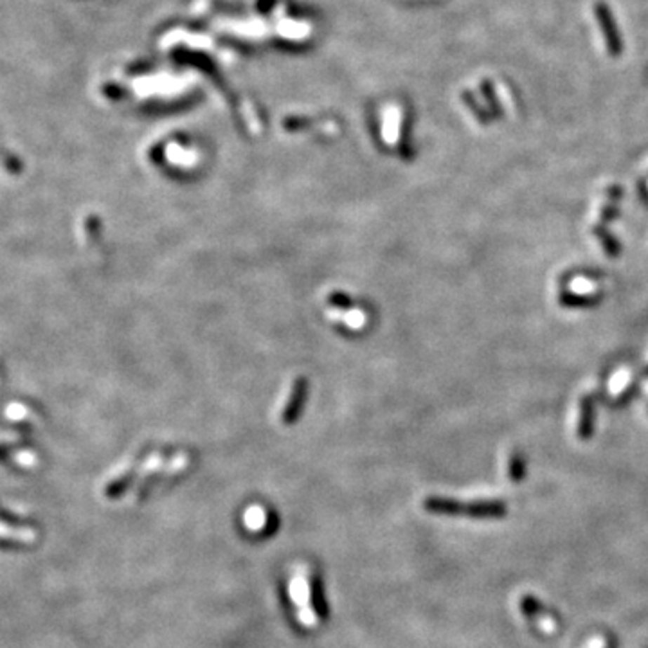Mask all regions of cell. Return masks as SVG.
<instances>
[{"instance_id":"obj_1","label":"cell","mask_w":648,"mask_h":648,"mask_svg":"<svg viewBox=\"0 0 648 648\" xmlns=\"http://www.w3.org/2000/svg\"><path fill=\"white\" fill-rule=\"evenodd\" d=\"M292 600L296 603V607L299 609V621L306 627H314L319 623V619H315L314 609L310 603V595H312V587H310V574L306 567H298L296 574H293L292 583Z\"/></svg>"}]
</instances>
